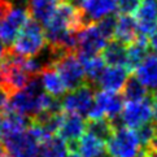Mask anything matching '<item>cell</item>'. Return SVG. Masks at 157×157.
Instances as JSON below:
<instances>
[{"label": "cell", "mask_w": 157, "mask_h": 157, "mask_svg": "<svg viewBox=\"0 0 157 157\" xmlns=\"http://www.w3.org/2000/svg\"><path fill=\"white\" fill-rule=\"evenodd\" d=\"M0 157H9L8 156V152H7V148L0 145Z\"/></svg>", "instance_id": "cell-32"}, {"label": "cell", "mask_w": 157, "mask_h": 157, "mask_svg": "<svg viewBox=\"0 0 157 157\" xmlns=\"http://www.w3.org/2000/svg\"><path fill=\"white\" fill-rule=\"evenodd\" d=\"M139 157H145V155H144V153L142 152V153H140V155H139Z\"/></svg>", "instance_id": "cell-38"}, {"label": "cell", "mask_w": 157, "mask_h": 157, "mask_svg": "<svg viewBox=\"0 0 157 157\" xmlns=\"http://www.w3.org/2000/svg\"><path fill=\"white\" fill-rule=\"evenodd\" d=\"M60 3V0H29L27 9L36 22L46 26L55 14Z\"/></svg>", "instance_id": "cell-17"}, {"label": "cell", "mask_w": 157, "mask_h": 157, "mask_svg": "<svg viewBox=\"0 0 157 157\" xmlns=\"http://www.w3.org/2000/svg\"><path fill=\"white\" fill-rule=\"evenodd\" d=\"M135 75L145 87L155 91L157 88V52L147 56V59L135 70Z\"/></svg>", "instance_id": "cell-19"}, {"label": "cell", "mask_w": 157, "mask_h": 157, "mask_svg": "<svg viewBox=\"0 0 157 157\" xmlns=\"http://www.w3.org/2000/svg\"><path fill=\"white\" fill-rule=\"evenodd\" d=\"M152 99H153V101H157V88L153 91V94H152Z\"/></svg>", "instance_id": "cell-36"}, {"label": "cell", "mask_w": 157, "mask_h": 157, "mask_svg": "<svg viewBox=\"0 0 157 157\" xmlns=\"http://www.w3.org/2000/svg\"><path fill=\"white\" fill-rule=\"evenodd\" d=\"M65 157H79V156H78V153H77V152H69V153L66 155Z\"/></svg>", "instance_id": "cell-35"}, {"label": "cell", "mask_w": 157, "mask_h": 157, "mask_svg": "<svg viewBox=\"0 0 157 157\" xmlns=\"http://www.w3.org/2000/svg\"><path fill=\"white\" fill-rule=\"evenodd\" d=\"M130 77V70L125 66H108L99 79L98 86L104 91L118 92L122 91Z\"/></svg>", "instance_id": "cell-14"}, {"label": "cell", "mask_w": 157, "mask_h": 157, "mask_svg": "<svg viewBox=\"0 0 157 157\" xmlns=\"http://www.w3.org/2000/svg\"><path fill=\"white\" fill-rule=\"evenodd\" d=\"M86 128L87 123L83 121L82 116L64 112L63 117H61L57 135L66 142L69 152L78 153V143H79V139L85 135Z\"/></svg>", "instance_id": "cell-10"}, {"label": "cell", "mask_w": 157, "mask_h": 157, "mask_svg": "<svg viewBox=\"0 0 157 157\" xmlns=\"http://www.w3.org/2000/svg\"><path fill=\"white\" fill-rule=\"evenodd\" d=\"M153 103L152 96H147L139 101L126 103L121 113L123 125L131 130H136L144 123L151 122L153 118Z\"/></svg>", "instance_id": "cell-9"}, {"label": "cell", "mask_w": 157, "mask_h": 157, "mask_svg": "<svg viewBox=\"0 0 157 157\" xmlns=\"http://www.w3.org/2000/svg\"><path fill=\"white\" fill-rule=\"evenodd\" d=\"M108 40L98 29L96 24H88L78 31L75 53L79 59L99 56L104 51Z\"/></svg>", "instance_id": "cell-7"}, {"label": "cell", "mask_w": 157, "mask_h": 157, "mask_svg": "<svg viewBox=\"0 0 157 157\" xmlns=\"http://www.w3.org/2000/svg\"><path fill=\"white\" fill-rule=\"evenodd\" d=\"M118 10L117 0H86L81 12L86 24L98 22L106 16L114 14Z\"/></svg>", "instance_id": "cell-12"}, {"label": "cell", "mask_w": 157, "mask_h": 157, "mask_svg": "<svg viewBox=\"0 0 157 157\" xmlns=\"http://www.w3.org/2000/svg\"><path fill=\"white\" fill-rule=\"evenodd\" d=\"M29 22V9L22 5H13L5 8L0 17V40L4 44H13L21 30Z\"/></svg>", "instance_id": "cell-3"}, {"label": "cell", "mask_w": 157, "mask_h": 157, "mask_svg": "<svg viewBox=\"0 0 157 157\" xmlns=\"http://www.w3.org/2000/svg\"><path fill=\"white\" fill-rule=\"evenodd\" d=\"M40 85L43 87V90L46 91L48 95L59 99L61 96H64L66 90V87L64 79L61 78L60 73L56 70V68L53 65H46L40 71Z\"/></svg>", "instance_id": "cell-15"}, {"label": "cell", "mask_w": 157, "mask_h": 157, "mask_svg": "<svg viewBox=\"0 0 157 157\" xmlns=\"http://www.w3.org/2000/svg\"><path fill=\"white\" fill-rule=\"evenodd\" d=\"M135 132L139 138L140 144H142V149L148 148L156 138V125L152 121L147 122V123H144V125L140 126L139 128H136Z\"/></svg>", "instance_id": "cell-27"}, {"label": "cell", "mask_w": 157, "mask_h": 157, "mask_svg": "<svg viewBox=\"0 0 157 157\" xmlns=\"http://www.w3.org/2000/svg\"><path fill=\"white\" fill-rule=\"evenodd\" d=\"M117 21H118V17H116L114 14H110L96 22L98 29L100 30V33H101L106 40H110V39L114 38L117 30Z\"/></svg>", "instance_id": "cell-28"}, {"label": "cell", "mask_w": 157, "mask_h": 157, "mask_svg": "<svg viewBox=\"0 0 157 157\" xmlns=\"http://www.w3.org/2000/svg\"><path fill=\"white\" fill-rule=\"evenodd\" d=\"M3 128L4 138H9L26 131L29 127L24 116L13 113V112H5L3 116Z\"/></svg>", "instance_id": "cell-23"}, {"label": "cell", "mask_w": 157, "mask_h": 157, "mask_svg": "<svg viewBox=\"0 0 157 157\" xmlns=\"http://www.w3.org/2000/svg\"><path fill=\"white\" fill-rule=\"evenodd\" d=\"M4 138V128H3V117L0 116V139Z\"/></svg>", "instance_id": "cell-33"}, {"label": "cell", "mask_w": 157, "mask_h": 157, "mask_svg": "<svg viewBox=\"0 0 157 157\" xmlns=\"http://www.w3.org/2000/svg\"><path fill=\"white\" fill-rule=\"evenodd\" d=\"M61 108V101L48 95L40 83L34 78L25 88L10 95L8 108L5 112H13L24 117L38 120L47 114L57 113Z\"/></svg>", "instance_id": "cell-1"}, {"label": "cell", "mask_w": 157, "mask_h": 157, "mask_svg": "<svg viewBox=\"0 0 157 157\" xmlns=\"http://www.w3.org/2000/svg\"><path fill=\"white\" fill-rule=\"evenodd\" d=\"M149 46L155 52H157V29L149 35Z\"/></svg>", "instance_id": "cell-30"}, {"label": "cell", "mask_w": 157, "mask_h": 157, "mask_svg": "<svg viewBox=\"0 0 157 157\" xmlns=\"http://www.w3.org/2000/svg\"><path fill=\"white\" fill-rule=\"evenodd\" d=\"M149 40H147V36L139 35L134 43L128 44L127 48V66L128 70H136L140 64L147 59V56L151 53L149 52Z\"/></svg>", "instance_id": "cell-18"}, {"label": "cell", "mask_w": 157, "mask_h": 157, "mask_svg": "<svg viewBox=\"0 0 157 157\" xmlns=\"http://www.w3.org/2000/svg\"><path fill=\"white\" fill-rule=\"evenodd\" d=\"M8 3H10V4H13V2H16V0H7Z\"/></svg>", "instance_id": "cell-37"}, {"label": "cell", "mask_w": 157, "mask_h": 157, "mask_svg": "<svg viewBox=\"0 0 157 157\" xmlns=\"http://www.w3.org/2000/svg\"><path fill=\"white\" fill-rule=\"evenodd\" d=\"M153 118L155 121H157V101L153 103Z\"/></svg>", "instance_id": "cell-34"}, {"label": "cell", "mask_w": 157, "mask_h": 157, "mask_svg": "<svg viewBox=\"0 0 157 157\" xmlns=\"http://www.w3.org/2000/svg\"><path fill=\"white\" fill-rule=\"evenodd\" d=\"M139 27L135 17L131 14H120L117 21V30L114 38L123 44H131L139 38Z\"/></svg>", "instance_id": "cell-16"}, {"label": "cell", "mask_w": 157, "mask_h": 157, "mask_svg": "<svg viewBox=\"0 0 157 157\" xmlns=\"http://www.w3.org/2000/svg\"><path fill=\"white\" fill-rule=\"evenodd\" d=\"M7 55V51H5V47H4V43L0 40V61L4 59V56Z\"/></svg>", "instance_id": "cell-31"}, {"label": "cell", "mask_w": 157, "mask_h": 157, "mask_svg": "<svg viewBox=\"0 0 157 157\" xmlns=\"http://www.w3.org/2000/svg\"><path fill=\"white\" fill-rule=\"evenodd\" d=\"M51 65H53L60 73L68 90H75L87 82L83 64L75 52L61 55L60 57L52 61Z\"/></svg>", "instance_id": "cell-4"}, {"label": "cell", "mask_w": 157, "mask_h": 157, "mask_svg": "<svg viewBox=\"0 0 157 157\" xmlns=\"http://www.w3.org/2000/svg\"><path fill=\"white\" fill-rule=\"evenodd\" d=\"M4 139L9 157H40V143L29 128L18 135Z\"/></svg>", "instance_id": "cell-11"}, {"label": "cell", "mask_w": 157, "mask_h": 157, "mask_svg": "<svg viewBox=\"0 0 157 157\" xmlns=\"http://www.w3.org/2000/svg\"><path fill=\"white\" fill-rule=\"evenodd\" d=\"M142 0H117L118 4V10L121 14H132L135 13Z\"/></svg>", "instance_id": "cell-29"}, {"label": "cell", "mask_w": 157, "mask_h": 157, "mask_svg": "<svg viewBox=\"0 0 157 157\" xmlns=\"http://www.w3.org/2000/svg\"><path fill=\"white\" fill-rule=\"evenodd\" d=\"M114 127L112 125L109 118H100V120H90L87 122L86 132L96 136L104 143H108L109 139L113 136Z\"/></svg>", "instance_id": "cell-24"}, {"label": "cell", "mask_w": 157, "mask_h": 157, "mask_svg": "<svg viewBox=\"0 0 157 157\" xmlns=\"http://www.w3.org/2000/svg\"><path fill=\"white\" fill-rule=\"evenodd\" d=\"M105 151L104 142L88 132H86L78 143V153H81L82 157H98Z\"/></svg>", "instance_id": "cell-22"}, {"label": "cell", "mask_w": 157, "mask_h": 157, "mask_svg": "<svg viewBox=\"0 0 157 157\" xmlns=\"http://www.w3.org/2000/svg\"><path fill=\"white\" fill-rule=\"evenodd\" d=\"M83 68H85L86 71V79L87 83L92 85L94 87L98 86L99 79L101 74L104 73L106 64L103 59V56H94V57H86V59H81Z\"/></svg>", "instance_id": "cell-21"}, {"label": "cell", "mask_w": 157, "mask_h": 157, "mask_svg": "<svg viewBox=\"0 0 157 157\" xmlns=\"http://www.w3.org/2000/svg\"><path fill=\"white\" fill-rule=\"evenodd\" d=\"M68 153V144L59 135L49 138L40 144V157H65Z\"/></svg>", "instance_id": "cell-26"}, {"label": "cell", "mask_w": 157, "mask_h": 157, "mask_svg": "<svg viewBox=\"0 0 157 157\" xmlns=\"http://www.w3.org/2000/svg\"><path fill=\"white\" fill-rule=\"evenodd\" d=\"M95 87L86 82L85 85L71 90L68 95H65L61 101V108L65 113L88 117L95 104Z\"/></svg>", "instance_id": "cell-6"}, {"label": "cell", "mask_w": 157, "mask_h": 157, "mask_svg": "<svg viewBox=\"0 0 157 157\" xmlns=\"http://www.w3.org/2000/svg\"><path fill=\"white\" fill-rule=\"evenodd\" d=\"M126 44L121 43L120 40H110L106 44L101 56L106 65L109 66H127V48Z\"/></svg>", "instance_id": "cell-20"}, {"label": "cell", "mask_w": 157, "mask_h": 157, "mask_svg": "<svg viewBox=\"0 0 157 157\" xmlns=\"http://www.w3.org/2000/svg\"><path fill=\"white\" fill-rule=\"evenodd\" d=\"M46 31H43L39 22L29 20L13 42L12 51L22 57H35L46 48Z\"/></svg>", "instance_id": "cell-2"}, {"label": "cell", "mask_w": 157, "mask_h": 157, "mask_svg": "<svg viewBox=\"0 0 157 157\" xmlns=\"http://www.w3.org/2000/svg\"><path fill=\"white\" fill-rule=\"evenodd\" d=\"M139 33L143 36H149L157 29V2L156 0H142L135 12Z\"/></svg>", "instance_id": "cell-13"}, {"label": "cell", "mask_w": 157, "mask_h": 157, "mask_svg": "<svg viewBox=\"0 0 157 157\" xmlns=\"http://www.w3.org/2000/svg\"><path fill=\"white\" fill-rule=\"evenodd\" d=\"M125 108V99L122 95L109 91H99L95 96V104L88 114L90 120H100V118H113L121 116Z\"/></svg>", "instance_id": "cell-8"}, {"label": "cell", "mask_w": 157, "mask_h": 157, "mask_svg": "<svg viewBox=\"0 0 157 157\" xmlns=\"http://www.w3.org/2000/svg\"><path fill=\"white\" fill-rule=\"evenodd\" d=\"M106 149L112 157H139L142 153V144L136 132L125 126L114 131L113 136L106 143Z\"/></svg>", "instance_id": "cell-5"}, {"label": "cell", "mask_w": 157, "mask_h": 157, "mask_svg": "<svg viewBox=\"0 0 157 157\" xmlns=\"http://www.w3.org/2000/svg\"><path fill=\"white\" fill-rule=\"evenodd\" d=\"M122 96L126 103L139 101L148 96V91L147 87L138 79L136 75H130L122 90Z\"/></svg>", "instance_id": "cell-25"}]
</instances>
